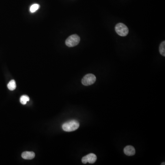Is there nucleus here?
<instances>
[{"label":"nucleus","instance_id":"1","mask_svg":"<svg viewBox=\"0 0 165 165\" xmlns=\"http://www.w3.org/2000/svg\"><path fill=\"white\" fill-rule=\"evenodd\" d=\"M80 127L78 121L73 120L66 122L62 126L63 130L66 132H72L77 130Z\"/></svg>","mask_w":165,"mask_h":165},{"label":"nucleus","instance_id":"2","mask_svg":"<svg viewBox=\"0 0 165 165\" xmlns=\"http://www.w3.org/2000/svg\"><path fill=\"white\" fill-rule=\"evenodd\" d=\"M80 39L77 34H73L71 35L66 40L65 43L69 47H74L78 45L80 43Z\"/></svg>","mask_w":165,"mask_h":165},{"label":"nucleus","instance_id":"3","mask_svg":"<svg viewBox=\"0 0 165 165\" xmlns=\"http://www.w3.org/2000/svg\"><path fill=\"white\" fill-rule=\"evenodd\" d=\"M115 30L118 35L121 37H125L128 33V29L125 24L119 23L116 25Z\"/></svg>","mask_w":165,"mask_h":165},{"label":"nucleus","instance_id":"4","mask_svg":"<svg viewBox=\"0 0 165 165\" xmlns=\"http://www.w3.org/2000/svg\"><path fill=\"white\" fill-rule=\"evenodd\" d=\"M96 77L93 74H88L84 77L82 80V83L85 86H89L95 83Z\"/></svg>","mask_w":165,"mask_h":165},{"label":"nucleus","instance_id":"5","mask_svg":"<svg viewBox=\"0 0 165 165\" xmlns=\"http://www.w3.org/2000/svg\"><path fill=\"white\" fill-rule=\"evenodd\" d=\"M96 156L94 153H91L82 157V162L84 164H86L88 162L91 164H93L96 162Z\"/></svg>","mask_w":165,"mask_h":165},{"label":"nucleus","instance_id":"6","mask_svg":"<svg viewBox=\"0 0 165 165\" xmlns=\"http://www.w3.org/2000/svg\"><path fill=\"white\" fill-rule=\"evenodd\" d=\"M124 152L125 155L128 156H132L135 155V149L131 145H128L124 149Z\"/></svg>","mask_w":165,"mask_h":165},{"label":"nucleus","instance_id":"7","mask_svg":"<svg viewBox=\"0 0 165 165\" xmlns=\"http://www.w3.org/2000/svg\"><path fill=\"white\" fill-rule=\"evenodd\" d=\"M22 157L25 160H31L35 157V153L32 151H25L22 154Z\"/></svg>","mask_w":165,"mask_h":165},{"label":"nucleus","instance_id":"8","mask_svg":"<svg viewBox=\"0 0 165 165\" xmlns=\"http://www.w3.org/2000/svg\"><path fill=\"white\" fill-rule=\"evenodd\" d=\"M7 88L10 91H14L16 88V84L14 80H12L7 84Z\"/></svg>","mask_w":165,"mask_h":165},{"label":"nucleus","instance_id":"9","mask_svg":"<svg viewBox=\"0 0 165 165\" xmlns=\"http://www.w3.org/2000/svg\"><path fill=\"white\" fill-rule=\"evenodd\" d=\"M29 101V98L26 95H23L20 97V101L23 105H25L27 104V102Z\"/></svg>","mask_w":165,"mask_h":165},{"label":"nucleus","instance_id":"10","mask_svg":"<svg viewBox=\"0 0 165 165\" xmlns=\"http://www.w3.org/2000/svg\"><path fill=\"white\" fill-rule=\"evenodd\" d=\"M159 51L160 53L163 56H165V41H163L160 45V46L159 47Z\"/></svg>","mask_w":165,"mask_h":165},{"label":"nucleus","instance_id":"11","mask_svg":"<svg viewBox=\"0 0 165 165\" xmlns=\"http://www.w3.org/2000/svg\"><path fill=\"white\" fill-rule=\"evenodd\" d=\"M39 8V5L38 4H33L30 7V12L32 13L35 12Z\"/></svg>","mask_w":165,"mask_h":165}]
</instances>
